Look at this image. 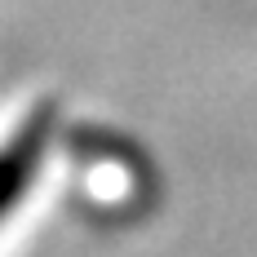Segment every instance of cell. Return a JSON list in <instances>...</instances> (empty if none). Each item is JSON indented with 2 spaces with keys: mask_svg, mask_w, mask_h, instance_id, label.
<instances>
[{
  "mask_svg": "<svg viewBox=\"0 0 257 257\" xmlns=\"http://www.w3.org/2000/svg\"><path fill=\"white\" fill-rule=\"evenodd\" d=\"M31 169V142H14L9 151H0V213L9 208V200H14V191L23 186V173Z\"/></svg>",
  "mask_w": 257,
  "mask_h": 257,
  "instance_id": "1",
  "label": "cell"
}]
</instances>
